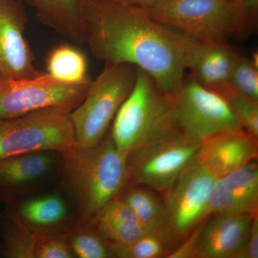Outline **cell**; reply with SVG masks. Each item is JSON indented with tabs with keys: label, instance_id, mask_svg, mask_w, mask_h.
<instances>
[{
	"label": "cell",
	"instance_id": "6da1fadb",
	"mask_svg": "<svg viewBox=\"0 0 258 258\" xmlns=\"http://www.w3.org/2000/svg\"><path fill=\"white\" fill-rule=\"evenodd\" d=\"M86 44L97 60L145 71L169 96L179 92L192 39L112 0L83 5Z\"/></svg>",
	"mask_w": 258,
	"mask_h": 258
},
{
	"label": "cell",
	"instance_id": "7a4b0ae2",
	"mask_svg": "<svg viewBox=\"0 0 258 258\" xmlns=\"http://www.w3.org/2000/svg\"><path fill=\"white\" fill-rule=\"evenodd\" d=\"M62 185L78 221L86 223L128 185L126 159L112 140L109 131L96 147L78 149L64 157Z\"/></svg>",
	"mask_w": 258,
	"mask_h": 258
},
{
	"label": "cell",
	"instance_id": "3957f363",
	"mask_svg": "<svg viewBox=\"0 0 258 258\" xmlns=\"http://www.w3.org/2000/svg\"><path fill=\"white\" fill-rule=\"evenodd\" d=\"M179 130L175 98L138 68L133 90L117 112L109 131L115 147L126 157L137 148Z\"/></svg>",
	"mask_w": 258,
	"mask_h": 258
},
{
	"label": "cell",
	"instance_id": "277c9868",
	"mask_svg": "<svg viewBox=\"0 0 258 258\" xmlns=\"http://www.w3.org/2000/svg\"><path fill=\"white\" fill-rule=\"evenodd\" d=\"M137 73L138 68L133 64H105L84 99L70 113L79 149L96 147L105 138L133 90Z\"/></svg>",
	"mask_w": 258,
	"mask_h": 258
},
{
	"label": "cell",
	"instance_id": "5b68a950",
	"mask_svg": "<svg viewBox=\"0 0 258 258\" xmlns=\"http://www.w3.org/2000/svg\"><path fill=\"white\" fill-rule=\"evenodd\" d=\"M201 142L177 131L137 148L126 156L128 184L165 193L198 165Z\"/></svg>",
	"mask_w": 258,
	"mask_h": 258
},
{
	"label": "cell",
	"instance_id": "8992f818",
	"mask_svg": "<svg viewBox=\"0 0 258 258\" xmlns=\"http://www.w3.org/2000/svg\"><path fill=\"white\" fill-rule=\"evenodd\" d=\"M70 113L50 108L0 119V159L39 151L72 154L78 144Z\"/></svg>",
	"mask_w": 258,
	"mask_h": 258
},
{
	"label": "cell",
	"instance_id": "52a82bcc",
	"mask_svg": "<svg viewBox=\"0 0 258 258\" xmlns=\"http://www.w3.org/2000/svg\"><path fill=\"white\" fill-rule=\"evenodd\" d=\"M139 10L195 41L226 43L232 39L228 0H163Z\"/></svg>",
	"mask_w": 258,
	"mask_h": 258
},
{
	"label": "cell",
	"instance_id": "ba28073f",
	"mask_svg": "<svg viewBox=\"0 0 258 258\" xmlns=\"http://www.w3.org/2000/svg\"><path fill=\"white\" fill-rule=\"evenodd\" d=\"M92 81L69 84L43 72L25 79L0 74V119L45 108L71 112L84 99Z\"/></svg>",
	"mask_w": 258,
	"mask_h": 258
},
{
	"label": "cell",
	"instance_id": "9c48e42d",
	"mask_svg": "<svg viewBox=\"0 0 258 258\" xmlns=\"http://www.w3.org/2000/svg\"><path fill=\"white\" fill-rule=\"evenodd\" d=\"M175 112L180 130L200 142L219 132L242 128L227 101L191 76L184 79L176 96Z\"/></svg>",
	"mask_w": 258,
	"mask_h": 258
},
{
	"label": "cell",
	"instance_id": "30bf717a",
	"mask_svg": "<svg viewBox=\"0 0 258 258\" xmlns=\"http://www.w3.org/2000/svg\"><path fill=\"white\" fill-rule=\"evenodd\" d=\"M215 179L198 164L164 193L166 229L173 247L184 240L194 229L210 216L209 197Z\"/></svg>",
	"mask_w": 258,
	"mask_h": 258
},
{
	"label": "cell",
	"instance_id": "8fae6325",
	"mask_svg": "<svg viewBox=\"0 0 258 258\" xmlns=\"http://www.w3.org/2000/svg\"><path fill=\"white\" fill-rule=\"evenodd\" d=\"M64 156L39 151L0 159V203L10 205L37 192L60 174Z\"/></svg>",
	"mask_w": 258,
	"mask_h": 258
},
{
	"label": "cell",
	"instance_id": "7c38bea8",
	"mask_svg": "<svg viewBox=\"0 0 258 258\" xmlns=\"http://www.w3.org/2000/svg\"><path fill=\"white\" fill-rule=\"evenodd\" d=\"M27 18L18 0H0V74L15 79L40 74L34 66L31 48L24 30Z\"/></svg>",
	"mask_w": 258,
	"mask_h": 258
},
{
	"label": "cell",
	"instance_id": "4fadbf2b",
	"mask_svg": "<svg viewBox=\"0 0 258 258\" xmlns=\"http://www.w3.org/2000/svg\"><path fill=\"white\" fill-rule=\"evenodd\" d=\"M258 139L243 128L213 134L201 142L198 163L215 178H222L257 159Z\"/></svg>",
	"mask_w": 258,
	"mask_h": 258
},
{
	"label": "cell",
	"instance_id": "5bb4252c",
	"mask_svg": "<svg viewBox=\"0 0 258 258\" xmlns=\"http://www.w3.org/2000/svg\"><path fill=\"white\" fill-rule=\"evenodd\" d=\"M6 210L13 212L37 234L62 233L78 220L73 215L67 199L60 191L37 194L12 205Z\"/></svg>",
	"mask_w": 258,
	"mask_h": 258
},
{
	"label": "cell",
	"instance_id": "9a60e30c",
	"mask_svg": "<svg viewBox=\"0 0 258 258\" xmlns=\"http://www.w3.org/2000/svg\"><path fill=\"white\" fill-rule=\"evenodd\" d=\"M238 53L229 42L195 41L186 58V69L202 86L223 97L233 88L230 77Z\"/></svg>",
	"mask_w": 258,
	"mask_h": 258
},
{
	"label": "cell",
	"instance_id": "2e32d148",
	"mask_svg": "<svg viewBox=\"0 0 258 258\" xmlns=\"http://www.w3.org/2000/svg\"><path fill=\"white\" fill-rule=\"evenodd\" d=\"M252 217L213 215L200 226L195 258H235L243 243Z\"/></svg>",
	"mask_w": 258,
	"mask_h": 258
},
{
	"label": "cell",
	"instance_id": "e0dca14e",
	"mask_svg": "<svg viewBox=\"0 0 258 258\" xmlns=\"http://www.w3.org/2000/svg\"><path fill=\"white\" fill-rule=\"evenodd\" d=\"M39 20L76 45L86 42L82 0H29Z\"/></svg>",
	"mask_w": 258,
	"mask_h": 258
},
{
	"label": "cell",
	"instance_id": "ac0fdd59",
	"mask_svg": "<svg viewBox=\"0 0 258 258\" xmlns=\"http://www.w3.org/2000/svg\"><path fill=\"white\" fill-rule=\"evenodd\" d=\"M86 223L109 246L128 245L147 232L119 198L112 200Z\"/></svg>",
	"mask_w": 258,
	"mask_h": 258
},
{
	"label": "cell",
	"instance_id": "d6986e66",
	"mask_svg": "<svg viewBox=\"0 0 258 258\" xmlns=\"http://www.w3.org/2000/svg\"><path fill=\"white\" fill-rule=\"evenodd\" d=\"M118 198L128 205L147 232L166 229L165 203L152 189L139 185L128 184Z\"/></svg>",
	"mask_w": 258,
	"mask_h": 258
},
{
	"label": "cell",
	"instance_id": "ffe728a7",
	"mask_svg": "<svg viewBox=\"0 0 258 258\" xmlns=\"http://www.w3.org/2000/svg\"><path fill=\"white\" fill-rule=\"evenodd\" d=\"M88 67L85 54L69 44L54 47L46 59L47 74L57 81L69 84L91 81L88 75Z\"/></svg>",
	"mask_w": 258,
	"mask_h": 258
},
{
	"label": "cell",
	"instance_id": "44dd1931",
	"mask_svg": "<svg viewBox=\"0 0 258 258\" xmlns=\"http://www.w3.org/2000/svg\"><path fill=\"white\" fill-rule=\"evenodd\" d=\"M0 237L3 257L35 258L37 234L8 210L0 222Z\"/></svg>",
	"mask_w": 258,
	"mask_h": 258
},
{
	"label": "cell",
	"instance_id": "7402d4cb",
	"mask_svg": "<svg viewBox=\"0 0 258 258\" xmlns=\"http://www.w3.org/2000/svg\"><path fill=\"white\" fill-rule=\"evenodd\" d=\"M252 216L258 212L257 159L249 162L225 177L220 178Z\"/></svg>",
	"mask_w": 258,
	"mask_h": 258
},
{
	"label": "cell",
	"instance_id": "603a6c76",
	"mask_svg": "<svg viewBox=\"0 0 258 258\" xmlns=\"http://www.w3.org/2000/svg\"><path fill=\"white\" fill-rule=\"evenodd\" d=\"M173 247L166 229L148 231L138 240L125 246H110L118 258L166 257Z\"/></svg>",
	"mask_w": 258,
	"mask_h": 258
},
{
	"label": "cell",
	"instance_id": "cb8c5ba5",
	"mask_svg": "<svg viewBox=\"0 0 258 258\" xmlns=\"http://www.w3.org/2000/svg\"><path fill=\"white\" fill-rule=\"evenodd\" d=\"M66 240L74 257H114L109 244L87 223L76 222L66 233Z\"/></svg>",
	"mask_w": 258,
	"mask_h": 258
},
{
	"label": "cell",
	"instance_id": "d4e9b609",
	"mask_svg": "<svg viewBox=\"0 0 258 258\" xmlns=\"http://www.w3.org/2000/svg\"><path fill=\"white\" fill-rule=\"evenodd\" d=\"M233 35L232 39L243 41L257 31L258 0H230Z\"/></svg>",
	"mask_w": 258,
	"mask_h": 258
},
{
	"label": "cell",
	"instance_id": "484cf974",
	"mask_svg": "<svg viewBox=\"0 0 258 258\" xmlns=\"http://www.w3.org/2000/svg\"><path fill=\"white\" fill-rule=\"evenodd\" d=\"M224 99L242 128L258 139V100L238 92L235 88L231 90Z\"/></svg>",
	"mask_w": 258,
	"mask_h": 258
},
{
	"label": "cell",
	"instance_id": "4316f807",
	"mask_svg": "<svg viewBox=\"0 0 258 258\" xmlns=\"http://www.w3.org/2000/svg\"><path fill=\"white\" fill-rule=\"evenodd\" d=\"M230 83L236 91L258 100V66L239 52L232 68Z\"/></svg>",
	"mask_w": 258,
	"mask_h": 258
},
{
	"label": "cell",
	"instance_id": "83f0119b",
	"mask_svg": "<svg viewBox=\"0 0 258 258\" xmlns=\"http://www.w3.org/2000/svg\"><path fill=\"white\" fill-rule=\"evenodd\" d=\"M209 209L210 215H249L220 178L215 179L210 190Z\"/></svg>",
	"mask_w": 258,
	"mask_h": 258
},
{
	"label": "cell",
	"instance_id": "f1b7e54d",
	"mask_svg": "<svg viewBox=\"0 0 258 258\" xmlns=\"http://www.w3.org/2000/svg\"><path fill=\"white\" fill-rule=\"evenodd\" d=\"M67 232L37 234L35 258L74 257L66 240Z\"/></svg>",
	"mask_w": 258,
	"mask_h": 258
},
{
	"label": "cell",
	"instance_id": "f546056e",
	"mask_svg": "<svg viewBox=\"0 0 258 258\" xmlns=\"http://www.w3.org/2000/svg\"><path fill=\"white\" fill-rule=\"evenodd\" d=\"M235 258H258L257 215L252 217L243 243Z\"/></svg>",
	"mask_w": 258,
	"mask_h": 258
},
{
	"label": "cell",
	"instance_id": "4dcf8cb0",
	"mask_svg": "<svg viewBox=\"0 0 258 258\" xmlns=\"http://www.w3.org/2000/svg\"><path fill=\"white\" fill-rule=\"evenodd\" d=\"M201 225L194 229L191 233L184 240L181 241L182 242L179 244L176 248L171 250L166 257L195 258V247H196L197 239H198L199 231H200Z\"/></svg>",
	"mask_w": 258,
	"mask_h": 258
},
{
	"label": "cell",
	"instance_id": "1f68e13d",
	"mask_svg": "<svg viewBox=\"0 0 258 258\" xmlns=\"http://www.w3.org/2000/svg\"><path fill=\"white\" fill-rule=\"evenodd\" d=\"M112 1L132 7V8L144 9V8H149L153 5L158 4L163 0H112Z\"/></svg>",
	"mask_w": 258,
	"mask_h": 258
},
{
	"label": "cell",
	"instance_id": "d6a6232c",
	"mask_svg": "<svg viewBox=\"0 0 258 258\" xmlns=\"http://www.w3.org/2000/svg\"><path fill=\"white\" fill-rule=\"evenodd\" d=\"M102 1V0H82L83 4H88V3H97V2Z\"/></svg>",
	"mask_w": 258,
	"mask_h": 258
},
{
	"label": "cell",
	"instance_id": "836d02e7",
	"mask_svg": "<svg viewBox=\"0 0 258 258\" xmlns=\"http://www.w3.org/2000/svg\"><path fill=\"white\" fill-rule=\"evenodd\" d=\"M0 257H3V247H2L1 237H0Z\"/></svg>",
	"mask_w": 258,
	"mask_h": 258
},
{
	"label": "cell",
	"instance_id": "e575fe53",
	"mask_svg": "<svg viewBox=\"0 0 258 258\" xmlns=\"http://www.w3.org/2000/svg\"><path fill=\"white\" fill-rule=\"evenodd\" d=\"M228 1H230V0H228Z\"/></svg>",
	"mask_w": 258,
	"mask_h": 258
},
{
	"label": "cell",
	"instance_id": "d590c367",
	"mask_svg": "<svg viewBox=\"0 0 258 258\" xmlns=\"http://www.w3.org/2000/svg\"><path fill=\"white\" fill-rule=\"evenodd\" d=\"M28 1H29V0H28Z\"/></svg>",
	"mask_w": 258,
	"mask_h": 258
}]
</instances>
